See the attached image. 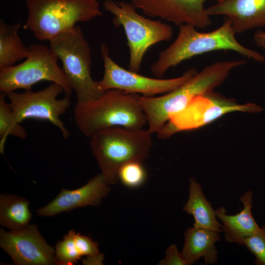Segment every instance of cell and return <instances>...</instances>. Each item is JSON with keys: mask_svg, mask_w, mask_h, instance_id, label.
Returning <instances> with one entry per match:
<instances>
[{"mask_svg": "<svg viewBox=\"0 0 265 265\" xmlns=\"http://www.w3.org/2000/svg\"><path fill=\"white\" fill-rule=\"evenodd\" d=\"M262 107L254 103L238 104L211 90L194 98L182 110L172 116L157 132L159 138L167 139L174 134L197 129L222 116L233 112L256 113Z\"/></svg>", "mask_w": 265, "mask_h": 265, "instance_id": "obj_9", "label": "cell"}, {"mask_svg": "<svg viewBox=\"0 0 265 265\" xmlns=\"http://www.w3.org/2000/svg\"><path fill=\"white\" fill-rule=\"evenodd\" d=\"M74 230H70L55 244V258L59 265H72L81 258L75 240Z\"/></svg>", "mask_w": 265, "mask_h": 265, "instance_id": "obj_22", "label": "cell"}, {"mask_svg": "<svg viewBox=\"0 0 265 265\" xmlns=\"http://www.w3.org/2000/svg\"><path fill=\"white\" fill-rule=\"evenodd\" d=\"M208 0H131V3L149 17L159 18L179 26L189 24L204 28L212 22L205 7Z\"/></svg>", "mask_w": 265, "mask_h": 265, "instance_id": "obj_13", "label": "cell"}, {"mask_svg": "<svg viewBox=\"0 0 265 265\" xmlns=\"http://www.w3.org/2000/svg\"><path fill=\"white\" fill-rule=\"evenodd\" d=\"M208 15L230 19L236 34L265 27V0H222L206 8Z\"/></svg>", "mask_w": 265, "mask_h": 265, "instance_id": "obj_15", "label": "cell"}, {"mask_svg": "<svg viewBox=\"0 0 265 265\" xmlns=\"http://www.w3.org/2000/svg\"><path fill=\"white\" fill-rule=\"evenodd\" d=\"M195 28L189 24L179 26L175 40L159 53L157 60L150 67L155 76L161 78L169 68L186 59L215 51H233L249 59L261 63L265 61L264 55L238 42L228 18L225 17L220 26L210 32H200Z\"/></svg>", "mask_w": 265, "mask_h": 265, "instance_id": "obj_1", "label": "cell"}, {"mask_svg": "<svg viewBox=\"0 0 265 265\" xmlns=\"http://www.w3.org/2000/svg\"><path fill=\"white\" fill-rule=\"evenodd\" d=\"M26 198L11 194L0 195V224L10 230H17L29 225L32 213Z\"/></svg>", "mask_w": 265, "mask_h": 265, "instance_id": "obj_19", "label": "cell"}, {"mask_svg": "<svg viewBox=\"0 0 265 265\" xmlns=\"http://www.w3.org/2000/svg\"><path fill=\"white\" fill-rule=\"evenodd\" d=\"M49 42V47L62 63V69L76 94L77 102L96 99L104 92L98 81L91 77L90 47L80 26H75Z\"/></svg>", "mask_w": 265, "mask_h": 265, "instance_id": "obj_6", "label": "cell"}, {"mask_svg": "<svg viewBox=\"0 0 265 265\" xmlns=\"http://www.w3.org/2000/svg\"><path fill=\"white\" fill-rule=\"evenodd\" d=\"M20 26V23L8 25L0 20V68L13 66L27 56V47L18 35Z\"/></svg>", "mask_w": 265, "mask_h": 265, "instance_id": "obj_20", "label": "cell"}, {"mask_svg": "<svg viewBox=\"0 0 265 265\" xmlns=\"http://www.w3.org/2000/svg\"><path fill=\"white\" fill-rule=\"evenodd\" d=\"M147 130L115 127L99 131L89 138L91 152L108 185L118 180L119 168L132 161L142 162L149 155L153 139Z\"/></svg>", "mask_w": 265, "mask_h": 265, "instance_id": "obj_4", "label": "cell"}, {"mask_svg": "<svg viewBox=\"0 0 265 265\" xmlns=\"http://www.w3.org/2000/svg\"><path fill=\"white\" fill-rule=\"evenodd\" d=\"M27 48L25 61L0 68V92L6 94L18 89L31 90L35 83L48 80L60 85L66 95L70 96L73 89L63 69L58 66V56L50 47L33 44Z\"/></svg>", "mask_w": 265, "mask_h": 265, "instance_id": "obj_8", "label": "cell"}, {"mask_svg": "<svg viewBox=\"0 0 265 265\" xmlns=\"http://www.w3.org/2000/svg\"><path fill=\"white\" fill-rule=\"evenodd\" d=\"M160 265H186L181 252L177 249L175 244L169 246L166 251L165 258L161 260Z\"/></svg>", "mask_w": 265, "mask_h": 265, "instance_id": "obj_26", "label": "cell"}, {"mask_svg": "<svg viewBox=\"0 0 265 265\" xmlns=\"http://www.w3.org/2000/svg\"><path fill=\"white\" fill-rule=\"evenodd\" d=\"M100 50L104 71L103 78L98 81V84L103 92L115 89L152 97L175 89L197 73L195 68H191L177 78L168 79L150 78L119 66L109 56L108 47L105 43H101Z\"/></svg>", "mask_w": 265, "mask_h": 265, "instance_id": "obj_11", "label": "cell"}, {"mask_svg": "<svg viewBox=\"0 0 265 265\" xmlns=\"http://www.w3.org/2000/svg\"><path fill=\"white\" fill-rule=\"evenodd\" d=\"M245 60L220 61L206 66L175 89L159 97L141 96L147 130L156 133L169 119L184 109L196 96L221 85L230 72L243 65Z\"/></svg>", "mask_w": 265, "mask_h": 265, "instance_id": "obj_2", "label": "cell"}, {"mask_svg": "<svg viewBox=\"0 0 265 265\" xmlns=\"http://www.w3.org/2000/svg\"><path fill=\"white\" fill-rule=\"evenodd\" d=\"M103 7L113 15L114 26L124 29L130 51L129 70L131 71L138 73L144 55L151 47L168 41L172 37L171 26L141 16L131 2L106 0Z\"/></svg>", "mask_w": 265, "mask_h": 265, "instance_id": "obj_7", "label": "cell"}, {"mask_svg": "<svg viewBox=\"0 0 265 265\" xmlns=\"http://www.w3.org/2000/svg\"><path fill=\"white\" fill-rule=\"evenodd\" d=\"M63 92L64 90L60 85L52 82L38 91H12L5 94L9 101V106L18 122L21 123L27 119L47 121L60 130L64 138H67L70 132L60 117L69 108L71 101L68 95L57 99Z\"/></svg>", "mask_w": 265, "mask_h": 265, "instance_id": "obj_10", "label": "cell"}, {"mask_svg": "<svg viewBox=\"0 0 265 265\" xmlns=\"http://www.w3.org/2000/svg\"><path fill=\"white\" fill-rule=\"evenodd\" d=\"M118 178L123 185L134 188L144 184L147 173L142 162L132 161L126 163L119 168Z\"/></svg>", "mask_w": 265, "mask_h": 265, "instance_id": "obj_23", "label": "cell"}, {"mask_svg": "<svg viewBox=\"0 0 265 265\" xmlns=\"http://www.w3.org/2000/svg\"><path fill=\"white\" fill-rule=\"evenodd\" d=\"M140 96L113 89L106 91L96 99L76 102L73 109L75 124L88 138L99 131L111 127L142 129L147 124V119Z\"/></svg>", "mask_w": 265, "mask_h": 265, "instance_id": "obj_3", "label": "cell"}, {"mask_svg": "<svg viewBox=\"0 0 265 265\" xmlns=\"http://www.w3.org/2000/svg\"><path fill=\"white\" fill-rule=\"evenodd\" d=\"M0 246L15 265H59L53 248L46 241L35 224L8 232L0 229Z\"/></svg>", "mask_w": 265, "mask_h": 265, "instance_id": "obj_12", "label": "cell"}, {"mask_svg": "<svg viewBox=\"0 0 265 265\" xmlns=\"http://www.w3.org/2000/svg\"><path fill=\"white\" fill-rule=\"evenodd\" d=\"M110 190L109 185L100 173L82 186L74 190L62 188L59 194L45 206L37 210L39 216H53L62 212L87 206H98Z\"/></svg>", "mask_w": 265, "mask_h": 265, "instance_id": "obj_14", "label": "cell"}, {"mask_svg": "<svg viewBox=\"0 0 265 265\" xmlns=\"http://www.w3.org/2000/svg\"><path fill=\"white\" fill-rule=\"evenodd\" d=\"M253 40L256 46L265 50V32L258 30L253 35Z\"/></svg>", "mask_w": 265, "mask_h": 265, "instance_id": "obj_27", "label": "cell"}, {"mask_svg": "<svg viewBox=\"0 0 265 265\" xmlns=\"http://www.w3.org/2000/svg\"><path fill=\"white\" fill-rule=\"evenodd\" d=\"M183 210L193 216L194 227L222 232V225L217 220L215 210L207 200L201 186L194 178L189 180V197Z\"/></svg>", "mask_w": 265, "mask_h": 265, "instance_id": "obj_18", "label": "cell"}, {"mask_svg": "<svg viewBox=\"0 0 265 265\" xmlns=\"http://www.w3.org/2000/svg\"><path fill=\"white\" fill-rule=\"evenodd\" d=\"M185 243L181 252L186 265H191L203 257L205 264L218 260L215 243L220 240L218 232L199 227H189L185 232Z\"/></svg>", "mask_w": 265, "mask_h": 265, "instance_id": "obj_17", "label": "cell"}, {"mask_svg": "<svg viewBox=\"0 0 265 265\" xmlns=\"http://www.w3.org/2000/svg\"><path fill=\"white\" fill-rule=\"evenodd\" d=\"M6 94H0V152L3 154L6 138L12 135L24 139L27 137V133L25 128L18 122L13 113L5 101Z\"/></svg>", "mask_w": 265, "mask_h": 265, "instance_id": "obj_21", "label": "cell"}, {"mask_svg": "<svg viewBox=\"0 0 265 265\" xmlns=\"http://www.w3.org/2000/svg\"><path fill=\"white\" fill-rule=\"evenodd\" d=\"M253 192L251 189L244 193L239 200L243 205V209L235 215H227L226 210L220 207L215 210V213L222 223L224 238L226 241L243 245V239L257 233L261 228L253 217Z\"/></svg>", "mask_w": 265, "mask_h": 265, "instance_id": "obj_16", "label": "cell"}, {"mask_svg": "<svg viewBox=\"0 0 265 265\" xmlns=\"http://www.w3.org/2000/svg\"><path fill=\"white\" fill-rule=\"evenodd\" d=\"M243 245L255 256V265H265V225L257 233L245 238Z\"/></svg>", "mask_w": 265, "mask_h": 265, "instance_id": "obj_24", "label": "cell"}, {"mask_svg": "<svg viewBox=\"0 0 265 265\" xmlns=\"http://www.w3.org/2000/svg\"><path fill=\"white\" fill-rule=\"evenodd\" d=\"M26 26L40 40L50 41L60 33L102 16L97 0H25Z\"/></svg>", "mask_w": 265, "mask_h": 265, "instance_id": "obj_5", "label": "cell"}, {"mask_svg": "<svg viewBox=\"0 0 265 265\" xmlns=\"http://www.w3.org/2000/svg\"><path fill=\"white\" fill-rule=\"evenodd\" d=\"M75 240L81 256H87L88 258H94L103 255L99 252L98 243L94 241L89 237L76 232Z\"/></svg>", "mask_w": 265, "mask_h": 265, "instance_id": "obj_25", "label": "cell"}]
</instances>
